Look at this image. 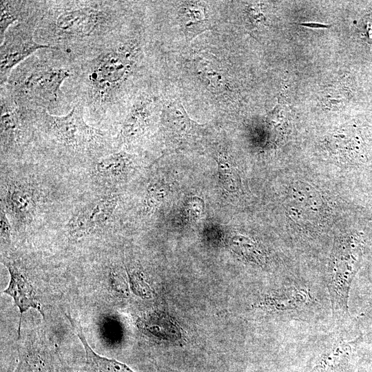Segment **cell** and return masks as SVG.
<instances>
[{"label": "cell", "mask_w": 372, "mask_h": 372, "mask_svg": "<svg viewBox=\"0 0 372 372\" xmlns=\"http://www.w3.org/2000/svg\"><path fill=\"white\" fill-rule=\"evenodd\" d=\"M133 16L104 43L76 60L65 91L81 104L90 125L109 130L117 123L128 102L141 89L145 47L142 23Z\"/></svg>", "instance_id": "obj_1"}, {"label": "cell", "mask_w": 372, "mask_h": 372, "mask_svg": "<svg viewBox=\"0 0 372 372\" xmlns=\"http://www.w3.org/2000/svg\"><path fill=\"white\" fill-rule=\"evenodd\" d=\"M132 8L120 1H45L35 40L76 61L122 29L133 17Z\"/></svg>", "instance_id": "obj_2"}, {"label": "cell", "mask_w": 372, "mask_h": 372, "mask_svg": "<svg viewBox=\"0 0 372 372\" xmlns=\"http://www.w3.org/2000/svg\"><path fill=\"white\" fill-rule=\"evenodd\" d=\"M75 66L76 61L60 50L41 49L17 65L3 86L23 105L54 115L66 114L74 105L65 86Z\"/></svg>", "instance_id": "obj_3"}, {"label": "cell", "mask_w": 372, "mask_h": 372, "mask_svg": "<svg viewBox=\"0 0 372 372\" xmlns=\"http://www.w3.org/2000/svg\"><path fill=\"white\" fill-rule=\"evenodd\" d=\"M113 143L110 130L87 123L79 103L63 115L37 109L33 148L72 158H99L111 152Z\"/></svg>", "instance_id": "obj_4"}, {"label": "cell", "mask_w": 372, "mask_h": 372, "mask_svg": "<svg viewBox=\"0 0 372 372\" xmlns=\"http://www.w3.org/2000/svg\"><path fill=\"white\" fill-rule=\"evenodd\" d=\"M362 254L361 240L354 236L342 240L333 250L327 287L333 316L337 322H342L349 317V291L361 266Z\"/></svg>", "instance_id": "obj_5"}, {"label": "cell", "mask_w": 372, "mask_h": 372, "mask_svg": "<svg viewBox=\"0 0 372 372\" xmlns=\"http://www.w3.org/2000/svg\"><path fill=\"white\" fill-rule=\"evenodd\" d=\"M1 156H21L33 148L37 109L19 103L8 91L0 88Z\"/></svg>", "instance_id": "obj_6"}, {"label": "cell", "mask_w": 372, "mask_h": 372, "mask_svg": "<svg viewBox=\"0 0 372 372\" xmlns=\"http://www.w3.org/2000/svg\"><path fill=\"white\" fill-rule=\"evenodd\" d=\"M45 1L28 19L12 25L6 32L0 48V85L8 81L12 70L27 58L50 46L41 45L35 40L34 33L41 17Z\"/></svg>", "instance_id": "obj_7"}, {"label": "cell", "mask_w": 372, "mask_h": 372, "mask_svg": "<svg viewBox=\"0 0 372 372\" xmlns=\"http://www.w3.org/2000/svg\"><path fill=\"white\" fill-rule=\"evenodd\" d=\"M1 206L16 226L30 225L34 219L41 201V194L31 181L8 178L1 181Z\"/></svg>", "instance_id": "obj_8"}, {"label": "cell", "mask_w": 372, "mask_h": 372, "mask_svg": "<svg viewBox=\"0 0 372 372\" xmlns=\"http://www.w3.org/2000/svg\"><path fill=\"white\" fill-rule=\"evenodd\" d=\"M156 103L154 94L140 89L128 102L119 118L121 121H118L120 127L116 141L127 145L140 141L154 122Z\"/></svg>", "instance_id": "obj_9"}, {"label": "cell", "mask_w": 372, "mask_h": 372, "mask_svg": "<svg viewBox=\"0 0 372 372\" xmlns=\"http://www.w3.org/2000/svg\"><path fill=\"white\" fill-rule=\"evenodd\" d=\"M117 203V195L107 194L78 207L66 225L70 236L79 239L104 228L110 222Z\"/></svg>", "instance_id": "obj_10"}, {"label": "cell", "mask_w": 372, "mask_h": 372, "mask_svg": "<svg viewBox=\"0 0 372 372\" xmlns=\"http://www.w3.org/2000/svg\"><path fill=\"white\" fill-rule=\"evenodd\" d=\"M3 263L10 273V280L8 287L3 292L12 298L19 310L21 316L18 331L20 335L22 314L30 308L40 310L41 305L25 273L11 261L6 260Z\"/></svg>", "instance_id": "obj_11"}, {"label": "cell", "mask_w": 372, "mask_h": 372, "mask_svg": "<svg viewBox=\"0 0 372 372\" xmlns=\"http://www.w3.org/2000/svg\"><path fill=\"white\" fill-rule=\"evenodd\" d=\"M163 124L169 138L177 143H185L201 127L187 114L181 103L176 101L167 105L163 114Z\"/></svg>", "instance_id": "obj_12"}, {"label": "cell", "mask_w": 372, "mask_h": 372, "mask_svg": "<svg viewBox=\"0 0 372 372\" xmlns=\"http://www.w3.org/2000/svg\"><path fill=\"white\" fill-rule=\"evenodd\" d=\"M132 163V156L124 151L109 152L95 160L92 174L96 180L116 182L124 177Z\"/></svg>", "instance_id": "obj_13"}, {"label": "cell", "mask_w": 372, "mask_h": 372, "mask_svg": "<svg viewBox=\"0 0 372 372\" xmlns=\"http://www.w3.org/2000/svg\"><path fill=\"white\" fill-rule=\"evenodd\" d=\"M66 316L85 350V363L83 372H134L125 364L96 353L89 345L79 322L68 315Z\"/></svg>", "instance_id": "obj_14"}, {"label": "cell", "mask_w": 372, "mask_h": 372, "mask_svg": "<svg viewBox=\"0 0 372 372\" xmlns=\"http://www.w3.org/2000/svg\"><path fill=\"white\" fill-rule=\"evenodd\" d=\"M43 1L1 0L0 42L7 30L17 22L30 18L41 7Z\"/></svg>", "instance_id": "obj_15"}, {"label": "cell", "mask_w": 372, "mask_h": 372, "mask_svg": "<svg viewBox=\"0 0 372 372\" xmlns=\"http://www.w3.org/2000/svg\"><path fill=\"white\" fill-rule=\"evenodd\" d=\"M179 13L182 28L187 40L209 28L208 15L202 3L186 1L181 6Z\"/></svg>", "instance_id": "obj_16"}, {"label": "cell", "mask_w": 372, "mask_h": 372, "mask_svg": "<svg viewBox=\"0 0 372 372\" xmlns=\"http://www.w3.org/2000/svg\"><path fill=\"white\" fill-rule=\"evenodd\" d=\"M308 299L305 290L291 287L266 296L263 304L274 311L288 312L302 309Z\"/></svg>", "instance_id": "obj_17"}, {"label": "cell", "mask_w": 372, "mask_h": 372, "mask_svg": "<svg viewBox=\"0 0 372 372\" xmlns=\"http://www.w3.org/2000/svg\"><path fill=\"white\" fill-rule=\"evenodd\" d=\"M13 372H56L51 355L40 347L27 345L19 355Z\"/></svg>", "instance_id": "obj_18"}, {"label": "cell", "mask_w": 372, "mask_h": 372, "mask_svg": "<svg viewBox=\"0 0 372 372\" xmlns=\"http://www.w3.org/2000/svg\"><path fill=\"white\" fill-rule=\"evenodd\" d=\"M11 225L5 211L1 208L0 213V233L1 243L10 242L11 236Z\"/></svg>", "instance_id": "obj_19"}, {"label": "cell", "mask_w": 372, "mask_h": 372, "mask_svg": "<svg viewBox=\"0 0 372 372\" xmlns=\"http://www.w3.org/2000/svg\"><path fill=\"white\" fill-rule=\"evenodd\" d=\"M300 25L309 27L312 28H327L331 27V25L328 24H322L320 23H315V22H307V23H302Z\"/></svg>", "instance_id": "obj_20"}]
</instances>
